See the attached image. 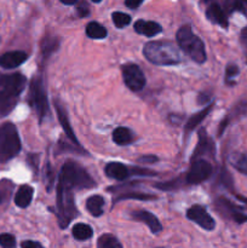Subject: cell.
Segmentation results:
<instances>
[{
    "mask_svg": "<svg viewBox=\"0 0 247 248\" xmlns=\"http://www.w3.org/2000/svg\"><path fill=\"white\" fill-rule=\"evenodd\" d=\"M58 183L69 186L73 190L96 186V183L92 177L87 173L86 170L72 160H68L63 164L58 174Z\"/></svg>",
    "mask_w": 247,
    "mask_h": 248,
    "instance_id": "3957f363",
    "label": "cell"
},
{
    "mask_svg": "<svg viewBox=\"0 0 247 248\" xmlns=\"http://www.w3.org/2000/svg\"><path fill=\"white\" fill-rule=\"evenodd\" d=\"M27 58L28 55L24 51H9L0 56V67L5 69H14L26 62Z\"/></svg>",
    "mask_w": 247,
    "mask_h": 248,
    "instance_id": "5bb4252c",
    "label": "cell"
},
{
    "mask_svg": "<svg viewBox=\"0 0 247 248\" xmlns=\"http://www.w3.org/2000/svg\"><path fill=\"white\" fill-rule=\"evenodd\" d=\"M206 17H207L208 21L213 22V23L218 24V26H222L223 28H227L229 22H228V16L227 11H224L222 6L217 2H213L206 10Z\"/></svg>",
    "mask_w": 247,
    "mask_h": 248,
    "instance_id": "2e32d148",
    "label": "cell"
},
{
    "mask_svg": "<svg viewBox=\"0 0 247 248\" xmlns=\"http://www.w3.org/2000/svg\"><path fill=\"white\" fill-rule=\"evenodd\" d=\"M241 41L244 43L245 47H246V56H247V27L245 29H242L241 31Z\"/></svg>",
    "mask_w": 247,
    "mask_h": 248,
    "instance_id": "b9f144b4",
    "label": "cell"
},
{
    "mask_svg": "<svg viewBox=\"0 0 247 248\" xmlns=\"http://www.w3.org/2000/svg\"><path fill=\"white\" fill-rule=\"evenodd\" d=\"M97 247L98 248H121L123 245L119 242V240L116 239L114 235L110 234H104L102 236H99V239L97 240Z\"/></svg>",
    "mask_w": 247,
    "mask_h": 248,
    "instance_id": "83f0119b",
    "label": "cell"
},
{
    "mask_svg": "<svg viewBox=\"0 0 247 248\" xmlns=\"http://www.w3.org/2000/svg\"><path fill=\"white\" fill-rule=\"evenodd\" d=\"M229 161L235 170L247 176V152L232 153L229 156Z\"/></svg>",
    "mask_w": 247,
    "mask_h": 248,
    "instance_id": "cb8c5ba5",
    "label": "cell"
},
{
    "mask_svg": "<svg viewBox=\"0 0 247 248\" xmlns=\"http://www.w3.org/2000/svg\"><path fill=\"white\" fill-rule=\"evenodd\" d=\"M121 72H123L124 81L131 91L138 92L145 86V82H147L145 75L137 64L135 63L124 64L121 67Z\"/></svg>",
    "mask_w": 247,
    "mask_h": 248,
    "instance_id": "9c48e42d",
    "label": "cell"
},
{
    "mask_svg": "<svg viewBox=\"0 0 247 248\" xmlns=\"http://www.w3.org/2000/svg\"><path fill=\"white\" fill-rule=\"evenodd\" d=\"M61 2L64 5H75L77 2V0H61Z\"/></svg>",
    "mask_w": 247,
    "mask_h": 248,
    "instance_id": "7bdbcfd3",
    "label": "cell"
},
{
    "mask_svg": "<svg viewBox=\"0 0 247 248\" xmlns=\"http://www.w3.org/2000/svg\"><path fill=\"white\" fill-rule=\"evenodd\" d=\"M107 176L115 181H126L131 176V170L121 162H109L104 169Z\"/></svg>",
    "mask_w": 247,
    "mask_h": 248,
    "instance_id": "e0dca14e",
    "label": "cell"
},
{
    "mask_svg": "<svg viewBox=\"0 0 247 248\" xmlns=\"http://www.w3.org/2000/svg\"><path fill=\"white\" fill-rule=\"evenodd\" d=\"M213 173V166L206 160L198 157L193 159V162L190 164L189 171L185 174V183L196 186L202 182L207 181Z\"/></svg>",
    "mask_w": 247,
    "mask_h": 248,
    "instance_id": "ba28073f",
    "label": "cell"
},
{
    "mask_svg": "<svg viewBox=\"0 0 247 248\" xmlns=\"http://www.w3.org/2000/svg\"><path fill=\"white\" fill-rule=\"evenodd\" d=\"M186 217L189 220L194 222L207 232H212L216 227V222L207 213L206 208L201 205H194L186 211Z\"/></svg>",
    "mask_w": 247,
    "mask_h": 248,
    "instance_id": "8fae6325",
    "label": "cell"
},
{
    "mask_svg": "<svg viewBox=\"0 0 247 248\" xmlns=\"http://www.w3.org/2000/svg\"><path fill=\"white\" fill-rule=\"evenodd\" d=\"M14 188V183L10 179H1L0 181V205L10 200Z\"/></svg>",
    "mask_w": 247,
    "mask_h": 248,
    "instance_id": "4316f807",
    "label": "cell"
},
{
    "mask_svg": "<svg viewBox=\"0 0 247 248\" xmlns=\"http://www.w3.org/2000/svg\"><path fill=\"white\" fill-rule=\"evenodd\" d=\"M0 246L4 248L16 247V239L11 234H0Z\"/></svg>",
    "mask_w": 247,
    "mask_h": 248,
    "instance_id": "1f68e13d",
    "label": "cell"
},
{
    "mask_svg": "<svg viewBox=\"0 0 247 248\" xmlns=\"http://www.w3.org/2000/svg\"><path fill=\"white\" fill-rule=\"evenodd\" d=\"M113 140L115 144L124 147L133 142V135L127 127H118L113 132Z\"/></svg>",
    "mask_w": 247,
    "mask_h": 248,
    "instance_id": "603a6c76",
    "label": "cell"
},
{
    "mask_svg": "<svg viewBox=\"0 0 247 248\" xmlns=\"http://www.w3.org/2000/svg\"><path fill=\"white\" fill-rule=\"evenodd\" d=\"M55 107H56V111H57L58 120H60L61 126H62V128L64 130L67 137L69 138L70 140H72L73 144H75L77 147L81 148V145H80L79 140H77V136H75L74 131H73L72 126H70L69 119H68V114H67V111H65L64 107H63L62 104H61L58 101L55 102Z\"/></svg>",
    "mask_w": 247,
    "mask_h": 248,
    "instance_id": "9a60e30c",
    "label": "cell"
},
{
    "mask_svg": "<svg viewBox=\"0 0 247 248\" xmlns=\"http://www.w3.org/2000/svg\"><path fill=\"white\" fill-rule=\"evenodd\" d=\"M28 102L31 108L35 111L39 121L41 123L48 115L50 109H48L47 96H46V90L45 86H44L43 78L39 77V75L38 77H34L31 79V85H29Z\"/></svg>",
    "mask_w": 247,
    "mask_h": 248,
    "instance_id": "52a82bcc",
    "label": "cell"
},
{
    "mask_svg": "<svg viewBox=\"0 0 247 248\" xmlns=\"http://www.w3.org/2000/svg\"><path fill=\"white\" fill-rule=\"evenodd\" d=\"M130 217L132 218L133 220H136V222L144 223V224L149 228L150 232H152L153 234H157V232H160L162 230V225L161 223L159 222L156 216L148 212V211L145 210L132 211V212L130 213Z\"/></svg>",
    "mask_w": 247,
    "mask_h": 248,
    "instance_id": "4fadbf2b",
    "label": "cell"
},
{
    "mask_svg": "<svg viewBox=\"0 0 247 248\" xmlns=\"http://www.w3.org/2000/svg\"><path fill=\"white\" fill-rule=\"evenodd\" d=\"M203 2H207V1H211V0H202Z\"/></svg>",
    "mask_w": 247,
    "mask_h": 248,
    "instance_id": "bcb514c9",
    "label": "cell"
},
{
    "mask_svg": "<svg viewBox=\"0 0 247 248\" xmlns=\"http://www.w3.org/2000/svg\"><path fill=\"white\" fill-rule=\"evenodd\" d=\"M131 174H136V176H144V177H153L156 176V173L150 170H145V169H139V167H135L133 170H131Z\"/></svg>",
    "mask_w": 247,
    "mask_h": 248,
    "instance_id": "8d00e7d4",
    "label": "cell"
},
{
    "mask_svg": "<svg viewBox=\"0 0 247 248\" xmlns=\"http://www.w3.org/2000/svg\"><path fill=\"white\" fill-rule=\"evenodd\" d=\"M104 199L101 195H92L87 199L86 208L93 217H101L103 215Z\"/></svg>",
    "mask_w": 247,
    "mask_h": 248,
    "instance_id": "7402d4cb",
    "label": "cell"
},
{
    "mask_svg": "<svg viewBox=\"0 0 247 248\" xmlns=\"http://www.w3.org/2000/svg\"><path fill=\"white\" fill-rule=\"evenodd\" d=\"M27 85V79L21 73H0V118L7 116L19 101Z\"/></svg>",
    "mask_w": 247,
    "mask_h": 248,
    "instance_id": "6da1fadb",
    "label": "cell"
},
{
    "mask_svg": "<svg viewBox=\"0 0 247 248\" xmlns=\"http://www.w3.org/2000/svg\"><path fill=\"white\" fill-rule=\"evenodd\" d=\"M86 34L91 39H104L107 38L108 31L98 22H90L86 26Z\"/></svg>",
    "mask_w": 247,
    "mask_h": 248,
    "instance_id": "484cf974",
    "label": "cell"
},
{
    "mask_svg": "<svg viewBox=\"0 0 247 248\" xmlns=\"http://www.w3.org/2000/svg\"><path fill=\"white\" fill-rule=\"evenodd\" d=\"M216 210L224 218L234 220L237 224H244L247 222V215L242 212V208L235 205L232 201L228 200L224 196H220L215 201Z\"/></svg>",
    "mask_w": 247,
    "mask_h": 248,
    "instance_id": "30bf717a",
    "label": "cell"
},
{
    "mask_svg": "<svg viewBox=\"0 0 247 248\" xmlns=\"http://www.w3.org/2000/svg\"><path fill=\"white\" fill-rule=\"evenodd\" d=\"M111 19H113L114 24H115L118 28H124V27L128 26L131 23V16L127 14H124V12H114L111 15Z\"/></svg>",
    "mask_w": 247,
    "mask_h": 248,
    "instance_id": "f546056e",
    "label": "cell"
},
{
    "mask_svg": "<svg viewBox=\"0 0 247 248\" xmlns=\"http://www.w3.org/2000/svg\"><path fill=\"white\" fill-rule=\"evenodd\" d=\"M22 248H41L43 245L40 242H36V241H23L21 244Z\"/></svg>",
    "mask_w": 247,
    "mask_h": 248,
    "instance_id": "f35d334b",
    "label": "cell"
},
{
    "mask_svg": "<svg viewBox=\"0 0 247 248\" xmlns=\"http://www.w3.org/2000/svg\"><path fill=\"white\" fill-rule=\"evenodd\" d=\"M58 47H60V38L55 35L44 36L40 43L41 56H43L44 60H47L52 53H55L58 50Z\"/></svg>",
    "mask_w": 247,
    "mask_h": 248,
    "instance_id": "d6986e66",
    "label": "cell"
},
{
    "mask_svg": "<svg viewBox=\"0 0 247 248\" xmlns=\"http://www.w3.org/2000/svg\"><path fill=\"white\" fill-rule=\"evenodd\" d=\"M235 198H236L237 200L241 201L242 203H245V205H246V207H247V198H245V196H241V195H235Z\"/></svg>",
    "mask_w": 247,
    "mask_h": 248,
    "instance_id": "ee69618b",
    "label": "cell"
},
{
    "mask_svg": "<svg viewBox=\"0 0 247 248\" xmlns=\"http://www.w3.org/2000/svg\"><path fill=\"white\" fill-rule=\"evenodd\" d=\"M210 98H211V97L208 96V94H206L205 92H202V93L199 94L198 102H199V103H200V104H205V102L210 101Z\"/></svg>",
    "mask_w": 247,
    "mask_h": 248,
    "instance_id": "60d3db41",
    "label": "cell"
},
{
    "mask_svg": "<svg viewBox=\"0 0 247 248\" xmlns=\"http://www.w3.org/2000/svg\"><path fill=\"white\" fill-rule=\"evenodd\" d=\"M77 15H79V17H86L90 15V7L89 5H87V2L85 1V0H80L79 2H77Z\"/></svg>",
    "mask_w": 247,
    "mask_h": 248,
    "instance_id": "e575fe53",
    "label": "cell"
},
{
    "mask_svg": "<svg viewBox=\"0 0 247 248\" xmlns=\"http://www.w3.org/2000/svg\"><path fill=\"white\" fill-rule=\"evenodd\" d=\"M157 199L155 195H152V194H144V193H138V191H130L128 194H124V195L116 198V200L114 201V203H116L118 201L123 200H139V201H150Z\"/></svg>",
    "mask_w": 247,
    "mask_h": 248,
    "instance_id": "f1b7e54d",
    "label": "cell"
},
{
    "mask_svg": "<svg viewBox=\"0 0 247 248\" xmlns=\"http://www.w3.org/2000/svg\"><path fill=\"white\" fill-rule=\"evenodd\" d=\"M92 1H93V2H101L102 0H92Z\"/></svg>",
    "mask_w": 247,
    "mask_h": 248,
    "instance_id": "f6af8a7d",
    "label": "cell"
},
{
    "mask_svg": "<svg viewBox=\"0 0 247 248\" xmlns=\"http://www.w3.org/2000/svg\"><path fill=\"white\" fill-rule=\"evenodd\" d=\"M34 189L29 186H22L15 195V203L19 208H27L33 200Z\"/></svg>",
    "mask_w": 247,
    "mask_h": 248,
    "instance_id": "ffe728a7",
    "label": "cell"
},
{
    "mask_svg": "<svg viewBox=\"0 0 247 248\" xmlns=\"http://www.w3.org/2000/svg\"><path fill=\"white\" fill-rule=\"evenodd\" d=\"M72 234L74 236V239H77V241H86V240L91 239L92 235H93V230L90 225L84 224V223H77L73 227Z\"/></svg>",
    "mask_w": 247,
    "mask_h": 248,
    "instance_id": "d4e9b609",
    "label": "cell"
},
{
    "mask_svg": "<svg viewBox=\"0 0 247 248\" xmlns=\"http://www.w3.org/2000/svg\"><path fill=\"white\" fill-rule=\"evenodd\" d=\"M143 55L155 65H176L181 63L182 53L171 41H150L143 47Z\"/></svg>",
    "mask_w": 247,
    "mask_h": 248,
    "instance_id": "7a4b0ae2",
    "label": "cell"
},
{
    "mask_svg": "<svg viewBox=\"0 0 247 248\" xmlns=\"http://www.w3.org/2000/svg\"><path fill=\"white\" fill-rule=\"evenodd\" d=\"M73 189L67 186L58 183L57 186V211L56 215L58 218V224L62 229H65L70 224L75 216L77 215V206L74 201Z\"/></svg>",
    "mask_w": 247,
    "mask_h": 248,
    "instance_id": "8992f818",
    "label": "cell"
},
{
    "mask_svg": "<svg viewBox=\"0 0 247 248\" xmlns=\"http://www.w3.org/2000/svg\"><path fill=\"white\" fill-rule=\"evenodd\" d=\"M21 148V138L16 126L11 123L0 125V164H6L16 157Z\"/></svg>",
    "mask_w": 247,
    "mask_h": 248,
    "instance_id": "5b68a950",
    "label": "cell"
},
{
    "mask_svg": "<svg viewBox=\"0 0 247 248\" xmlns=\"http://www.w3.org/2000/svg\"><path fill=\"white\" fill-rule=\"evenodd\" d=\"M135 31L138 34H142L145 36H154L156 34L161 33L162 27L159 23L153 21H143V19H138L135 23Z\"/></svg>",
    "mask_w": 247,
    "mask_h": 248,
    "instance_id": "ac0fdd59",
    "label": "cell"
},
{
    "mask_svg": "<svg viewBox=\"0 0 247 248\" xmlns=\"http://www.w3.org/2000/svg\"><path fill=\"white\" fill-rule=\"evenodd\" d=\"M215 143L212 142L210 137L206 135L205 128H201L199 131V140L198 145H196L195 150H194V154L191 156V160L198 159V157L205 156V155H208V156H215Z\"/></svg>",
    "mask_w": 247,
    "mask_h": 248,
    "instance_id": "7c38bea8",
    "label": "cell"
},
{
    "mask_svg": "<svg viewBox=\"0 0 247 248\" xmlns=\"http://www.w3.org/2000/svg\"><path fill=\"white\" fill-rule=\"evenodd\" d=\"M157 189H161V190H172V189H177L178 186H181V182L179 179H173L171 182H166V183H159V184H155Z\"/></svg>",
    "mask_w": 247,
    "mask_h": 248,
    "instance_id": "d6a6232c",
    "label": "cell"
},
{
    "mask_svg": "<svg viewBox=\"0 0 247 248\" xmlns=\"http://www.w3.org/2000/svg\"><path fill=\"white\" fill-rule=\"evenodd\" d=\"M144 0H125V5L128 9H137Z\"/></svg>",
    "mask_w": 247,
    "mask_h": 248,
    "instance_id": "ab89813d",
    "label": "cell"
},
{
    "mask_svg": "<svg viewBox=\"0 0 247 248\" xmlns=\"http://www.w3.org/2000/svg\"><path fill=\"white\" fill-rule=\"evenodd\" d=\"M53 179H55L53 170L50 165H47V167H46V188H47V191H51V189H52Z\"/></svg>",
    "mask_w": 247,
    "mask_h": 248,
    "instance_id": "d590c367",
    "label": "cell"
},
{
    "mask_svg": "<svg viewBox=\"0 0 247 248\" xmlns=\"http://www.w3.org/2000/svg\"><path fill=\"white\" fill-rule=\"evenodd\" d=\"M212 108H213V103H211V104H208L207 107H205L203 109H201L200 111H198L196 114H194V115L191 116V118L189 119L188 121H186L185 127H184V131H185V133L191 132L194 128L198 127V126L200 125V124L202 123L203 120H205L206 116L208 115V113L212 110Z\"/></svg>",
    "mask_w": 247,
    "mask_h": 248,
    "instance_id": "44dd1931",
    "label": "cell"
},
{
    "mask_svg": "<svg viewBox=\"0 0 247 248\" xmlns=\"http://www.w3.org/2000/svg\"><path fill=\"white\" fill-rule=\"evenodd\" d=\"M239 73L240 69L236 64L228 65L227 69H225V82H227L228 85H234L235 81L232 79H234L235 77H237Z\"/></svg>",
    "mask_w": 247,
    "mask_h": 248,
    "instance_id": "4dcf8cb0",
    "label": "cell"
},
{
    "mask_svg": "<svg viewBox=\"0 0 247 248\" xmlns=\"http://www.w3.org/2000/svg\"><path fill=\"white\" fill-rule=\"evenodd\" d=\"M177 44L194 62L202 64L206 62V50L203 41L193 31L191 27L183 26L177 31Z\"/></svg>",
    "mask_w": 247,
    "mask_h": 248,
    "instance_id": "277c9868",
    "label": "cell"
},
{
    "mask_svg": "<svg viewBox=\"0 0 247 248\" xmlns=\"http://www.w3.org/2000/svg\"><path fill=\"white\" fill-rule=\"evenodd\" d=\"M225 11L228 14H232L235 11H240L241 0H225Z\"/></svg>",
    "mask_w": 247,
    "mask_h": 248,
    "instance_id": "836d02e7",
    "label": "cell"
},
{
    "mask_svg": "<svg viewBox=\"0 0 247 248\" xmlns=\"http://www.w3.org/2000/svg\"><path fill=\"white\" fill-rule=\"evenodd\" d=\"M138 161L143 162V164H155L159 161V159L155 155H143V156L138 157Z\"/></svg>",
    "mask_w": 247,
    "mask_h": 248,
    "instance_id": "74e56055",
    "label": "cell"
}]
</instances>
